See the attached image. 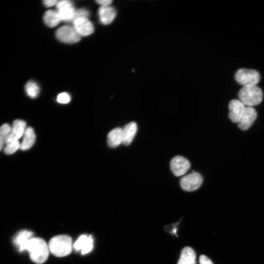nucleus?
I'll use <instances>...</instances> for the list:
<instances>
[{"label":"nucleus","instance_id":"nucleus-2","mask_svg":"<svg viewBox=\"0 0 264 264\" xmlns=\"http://www.w3.org/2000/svg\"><path fill=\"white\" fill-rule=\"evenodd\" d=\"M30 256L35 263L42 264L45 263L49 255V248L46 242L40 238H33L27 248Z\"/></svg>","mask_w":264,"mask_h":264},{"label":"nucleus","instance_id":"nucleus-23","mask_svg":"<svg viewBox=\"0 0 264 264\" xmlns=\"http://www.w3.org/2000/svg\"><path fill=\"white\" fill-rule=\"evenodd\" d=\"M21 144L19 141H13L9 143L5 146L4 150L5 154L12 155L20 148Z\"/></svg>","mask_w":264,"mask_h":264},{"label":"nucleus","instance_id":"nucleus-21","mask_svg":"<svg viewBox=\"0 0 264 264\" xmlns=\"http://www.w3.org/2000/svg\"><path fill=\"white\" fill-rule=\"evenodd\" d=\"M11 130V126L4 124L0 127V151L4 148Z\"/></svg>","mask_w":264,"mask_h":264},{"label":"nucleus","instance_id":"nucleus-22","mask_svg":"<svg viewBox=\"0 0 264 264\" xmlns=\"http://www.w3.org/2000/svg\"><path fill=\"white\" fill-rule=\"evenodd\" d=\"M25 91L30 98L35 99L39 94L40 88L37 83L33 81H30L25 86Z\"/></svg>","mask_w":264,"mask_h":264},{"label":"nucleus","instance_id":"nucleus-12","mask_svg":"<svg viewBox=\"0 0 264 264\" xmlns=\"http://www.w3.org/2000/svg\"><path fill=\"white\" fill-rule=\"evenodd\" d=\"M229 117L233 123H238L246 109V106L239 100L233 99L229 103Z\"/></svg>","mask_w":264,"mask_h":264},{"label":"nucleus","instance_id":"nucleus-7","mask_svg":"<svg viewBox=\"0 0 264 264\" xmlns=\"http://www.w3.org/2000/svg\"><path fill=\"white\" fill-rule=\"evenodd\" d=\"M203 182L202 176L198 172H192L183 176L180 181V185L183 190L193 191L199 189Z\"/></svg>","mask_w":264,"mask_h":264},{"label":"nucleus","instance_id":"nucleus-11","mask_svg":"<svg viewBox=\"0 0 264 264\" xmlns=\"http://www.w3.org/2000/svg\"><path fill=\"white\" fill-rule=\"evenodd\" d=\"M257 116V112L254 108L246 107L243 116L238 123L239 128L243 131L248 130L255 121Z\"/></svg>","mask_w":264,"mask_h":264},{"label":"nucleus","instance_id":"nucleus-10","mask_svg":"<svg viewBox=\"0 0 264 264\" xmlns=\"http://www.w3.org/2000/svg\"><path fill=\"white\" fill-rule=\"evenodd\" d=\"M73 27L81 36H86L93 33L94 27L87 18H80L73 21Z\"/></svg>","mask_w":264,"mask_h":264},{"label":"nucleus","instance_id":"nucleus-3","mask_svg":"<svg viewBox=\"0 0 264 264\" xmlns=\"http://www.w3.org/2000/svg\"><path fill=\"white\" fill-rule=\"evenodd\" d=\"M239 100L247 107H253L259 105L263 100V93L262 90L257 86L243 87L238 94Z\"/></svg>","mask_w":264,"mask_h":264},{"label":"nucleus","instance_id":"nucleus-9","mask_svg":"<svg viewBox=\"0 0 264 264\" xmlns=\"http://www.w3.org/2000/svg\"><path fill=\"white\" fill-rule=\"evenodd\" d=\"M33 233L29 231L24 230L20 231L14 237V243L20 252L27 250L29 244L34 238Z\"/></svg>","mask_w":264,"mask_h":264},{"label":"nucleus","instance_id":"nucleus-16","mask_svg":"<svg viewBox=\"0 0 264 264\" xmlns=\"http://www.w3.org/2000/svg\"><path fill=\"white\" fill-rule=\"evenodd\" d=\"M99 14L101 23L104 25H109L114 20L116 13L113 7L109 6L101 7Z\"/></svg>","mask_w":264,"mask_h":264},{"label":"nucleus","instance_id":"nucleus-6","mask_svg":"<svg viewBox=\"0 0 264 264\" xmlns=\"http://www.w3.org/2000/svg\"><path fill=\"white\" fill-rule=\"evenodd\" d=\"M57 12L61 21L65 22L74 21L76 10L72 1L68 0H62L56 4Z\"/></svg>","mask_w":264,"mask_h":264},{"label":"nucleus","instance_id":"nucleus-17","mask_svg":"<svg viewBox=\"0 0 264 264\" xmlns=\"http://www.w3.org/2000/svg\"><path fill=\"white\" fill-rule=\"evenodd\" d=\"M23 137L20 149L26 151L31 148L35 142L36 136L33 129L31 127H27Z\"/></svg>","mask_w":264,"mask_h":264},{"label":"nucleus","instance_id":"nucleus-14","mask_svg":"<svg viewBox=\"0 0 264 264\" xmlns=\"http://www.w3.org/2000/svg\"><path fill=\"white\" fill-rule=\"evenodd\" d=\"M94 240L91 235H82L74 244L73 247L77 251H82L83 255L89 253L93 248Z\"/></svg>","mask_w":264,"mask_h":264},{"label":"nucleus","instance_id":"nucleus-4","mask_svg":"<svg viewBox=\"0 0 264 264\" xmlns=\"http://www.w3.org/2000/svg\"><path fill=\"white\" fill-rule=\"evenodd\" d=\"M235 78L237 82L244 87L256 85L260 80V75L257 71L247 69L238 70Z\"/></svg>","mask_w":264,"mask_h":264},{"label":"nucleus","instance_id":"nucleus-20","mask_svg":"<svg viewBox=\"0 0 264 264\" xmlns=\"http://www.w3.org/2000/svg\"><path fill=\"white\" fill-rule=\"evenodd\" d=\"M43 20L45 24L50 28L57 26L61 21L58 12L53 10L46 12L44 14Z\"/></svg>","mask_w":264,"mask_h":264},{"label":"nucleus","instance_id":"nucleus-26","mask_svg":"<svg viewBox=\"0 0 264 264\" xmlns=\"http://www.w3.org/2000/svg\"><path fill=\"white\" fill-rule=\"evenodd\" d=\"M199 262L200 264H214L210 258L204 255L200 257Z\"/></svg>","mask_w":264,"mask_h":264},{"label":"nucleus","instance_id":"nucleus-1","mask_svg":"<svg viewBox=\"0 0 264 264\" xmlns=\"http://www.w3.org/2000/svg\"><path fill=\"white\" fill-rule=\"evenodd\" d=\"M50 251L54 256L62 257L69 255L73 250V240L71 237L60 235L53 237L49 244Z\"/></svg>","mask_w":264,"mask_h":264},{"label":"nucleus","instance_id":"nucleus-25","mask_svg":"<svg viewBox=\"0 0 264 264\" xmlns=\"http://www.w3.org/2000/svg\"><path fill=\"white\" fill-rule=\"evenodd\" d=\"M89 16V12L86 9H82L76 11L75 20L80 18H87Z\"/></svg>","mask_w":264,"mask_h":264},{"label":"nucleus","instance_id":"nucleus-13","mask_svg":"<svg viewBox=\"0 0 264 264\" xmlns=\"http://www.w3.org/2000/svg\"><path fill=\"white\" fill-rule=\"evenodd\" d=\"M26 128V123L24 121L20 119L14 121L13 126L11 127L7 144L13 141H19L23 136Z\"/></svg>","mask_w":264,"mask_h":264},{"label":"nucleus","instance_id":"nucleus-19","mask_svg":"<svg viewBox=\"0 0 264 264\" xmlns=\"http://www.w3.org/2000/svg\"><path fill=\"white\" fill-rule=\"evenodd\" d=\"M196 254L191 248L186 247L182 250L178 264H196Z\"/></svg>","mask_w":264,"mask_h":264},{"label":"nucleus","instance_id":"nucleus-18","mask_svg":"<svg viewBox=\"0 0 264 264\" xmlns=\"http://www.w3.org/2000/svg\"><path fill=\"white\" fill-rule=\"evenodd\" d=\"M108 144L111 148H116L122 144V130L116 128L109 132L108 135Z\"/></svg>","mask_w":264,"mask_h":264},{"label":"nucleus","instance_id":"nucleus-8","mask_svg":"<svg viewBox=\"0 0 264 264\" xmlns=\"http://www.w3.org/2000/svg\"><path fill=\"white\" fill-rule=\"evenodd\" d=\"M171 169L177 177L184 175L190 167L189 161L183 157L177 156L174 157L170 163Z\"/></svg>","mask_w":264,"mask_h":264},{"label":"nucleus","instance_id":"nucleus-28","mask_svg":"<svg viewBox=\"0 0 264 264\" xmlns=\"http://www.w3.org/2000/svg\"><path fill=\"white\" fill-rule=\"evenodd\" d=\"M57 2L58 1H56V0H52V1H48V0H45V1H43V4L46 7L50 8L56 5Z\"/></svg>","mask_w":264,"mask_h":264},{"label":"nucleus","instance_id":"nucleus-27","mask_svg":"<svg viewBox=\"0 0 264 264\" xmlns=\"http://www.w3.org/2000/svg\"><path fill=\"white\" fill-rule=\"evenodd\" d=\"M97 3L101 7H106L110 6L112 3V1L111 0H99V1H97Z\"/></svg>","mask_w":264,"mask_h":264},{"label":"nucleus","instance_id":"nucleus-5","mask_svg":"<svg viewBox=\"0 0 264 264\" xmlns=\"http://www.w3.org/2000/svg\"><path fill=\"white\" fill-rule=\"evenodd\" d=\"M56 37L60 42L67 44H74L79 42L81 36L74 27L68 25L59 28L56 32Z\"/></svg>","mask_w":264,"mask_h":264},{"label":"nucleus","instance_id":"nucleus-24","mask_svg":"<svg viewBox=\"0 0 264 264\" xmlns=\"http://www.w3.org/2000/svg\"><path fill=\"white\" fill-rule=\"evenodd\" d=\"M71 100L70 95L66 93H62L60 94L57 98V101L61 104L68 103Z\"/></svg>","mask_w":264,"mask_h":264},{"label":"nucleus","instance_id":"nucleus-15","mask_svg":"<svg viewBox=\"0 0 264 264\" xmlns=\"http://www.w3.org/2000/svg\"><path fill=\"white\" fill-rule=\"evenodd\" d=\"M122 144L128 146L133 142L138 131L137 124L131 122L126 124L122 129Z\"/></svg>","mask_w":264,"mask_h":264}]
</instances>
